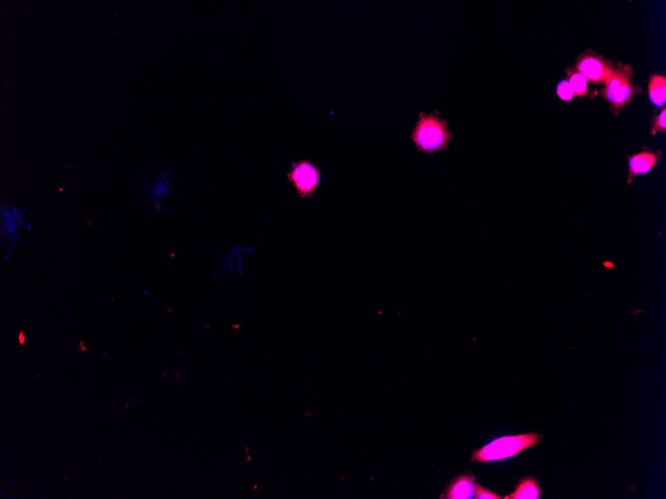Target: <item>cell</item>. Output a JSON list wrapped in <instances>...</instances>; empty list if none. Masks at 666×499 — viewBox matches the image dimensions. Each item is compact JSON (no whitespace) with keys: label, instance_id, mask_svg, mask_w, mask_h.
I'll return each instance as SVG.
<instances>
[{"label":"cell","instance_id":"obj_2","mask_svg":"<svg viewBox=\"0 0 666 499\" xmlns=\"http://www.w3.org/2000/svg\"><path fill=\"white\" fill-rule=\"evenodd\" d=\"M604 85L600 94L610 105L615 116H618L625 107L630 106L640 92L633 82L632 67L620 62L615 65Z\"/></svg>","mask_w":666,"mask_h":499},{"label":"cell","instance_id":"obj_9","mask_svg":"<svg viewBox=\"0 0 666 499\" xmlns=\"http://www.w3.org/2000/svg\"><path fill=\"white\" fill-rule=\"evenodd\" d=\"M650 102L657 107H665L666 77L665 75L653 74L650 77L647 86Z\"/></svg>","mask_w":666,"mask_h":499},{"label":"cell","instance_id":"obj_13","mask_svg":"<svg viewBox=\"0 0 666 499\" xmlns=\"http://www.w3.org/2000/svg\"><path fill=\"white\" fill-rule=\"evenodd\" d=\"M476 499H501L494 491L484 488L479 483H475V495Z\"/></svg>","mask_w":666,"mask_h":499},{"label":"cell","instance_id":"obj_8","mask_svg":"<svg viewBox=\"0 0 666 499\" xmlns=\"http://www.w3.org/2000/svg\"><path fill=\"white\" fill-rule=\"evenodd\" d=\"M543 491L540 488L539 481L534 476L524 478L516 485V490L511 495L504 496L505 499H538Z\"/></svg>","mask_w":666,"mask_h":499},{"label":"cell","instance_id":"obj_11","mask_svg":"<svg viewBox=\"0 0 666 499\" xmlns=\"http://www.w3.org/2000/svg\"><path fill=\"white\" fill-rule=\"evenodd\" d=\"M557 94L562 101L570 102L574 100L575 92L570 86L569 80L565 79L560 81L557 86Z\"/></svg>","mask_w":666,"mask_h":499},{"label":"cell","instance_id":"obj_1","mask_svg":"<svg viewBox=\"0 0 666 499\" xmlns=\"http://www.w3.org/2000/svg\"><path fill=\"white\" fill-rule=\"evenodd\" d=\"M410 139L419 152L433 155L448 149L452 135L448 123L438 115L421 112Z\"/></svg>","mask_w":666,"mask_h":499},{"label":"cell","instance_id":"obj_10","mask_svg":"<svg viewBox=\"0 0 666 499\" xmlns=\"http://www.w3.org/2000/svg\"><path fill=\"white\" fill-rule=\"evenodd\" d=\"M567 77H569L567 80H569L570 86L574 90L575 96L585 97L587 94V91H589V82H587V80L580 73L577 72L574 67L567 69Z\"/></svg>","mask_w":666,"mask_h":499},{"label":"cell","instance_id":"obj_6","mask_svg":"<svg viewBox=\"0 0 666 499\" xmlns=\"http://www.w3.org/2000/svg\"><path fill=\"white\" fill-rule=\"evenodd\" d=\"M662 158V150H652L650 148H643L637 154L628 155L627 185H632L638 175L647 174L655 169Z\"/></svg>","mask_w":666,"mask_h":499},{"label":"cell","instance_id":"obj_3","mask_svg":"<svg viewBox=\"0 0 666 499\" xmlns=\"http://www.w3.org/2000/svg\"><path fill=\"white\" fill-rule=\"evenodd\" d=\"M543 436L537 433H522L518 436H503L475 451L471 461L489 463L507 460L520 453L538 445Z\"/></svg>","mask_w":666,"mask_h":499},{"label":"cell","instance_id":"obj_7","mask_svg":"<svg viewBox=\"0 0 666 499\" xmlns=\"http://www.w3.org/2000/svg\"><path fill=\"white\" fill-rule=\"evenodd\" d=\"M475 476L471 473L460 475L451 481L441 498L471 499L475 495Z\"/></svg>","mask_w":666,"mask_h":499},{"label":"cell","instance_id":"obj_5","mask_svg":"<svg viewBox=\"0 0 666 499\" xmlns=\"http://www.w3.org/2000/svg\"><path fill=\"white\" fill-rule=\"evenodd\" d=\"M615 64L592 50H585L577 57L574 68L590 83L604 84Z\"/></svg>","mask_w":666,"mask_h":499},{"label":"cell","instance_id":"obj_4","mask_svg":"<svg viewBox=\"0 0 666 499\" xmlns=\"http://www.w3.org/2000/svg\"><path fill=\"white\" fill-rule=\"evenodd\" d=\"M288 180L301 199L313 197L321 184V173L311 160H301L291 165Z\"/></svg>","mask_w":666,"mask_h":499},{"label":"cell","instance_id":"obj_12","mask_svg":"<svg viewBox=\"0 0 666 499\" xmlns=\"http://www.w3.org/2000/svg\"><path fill=\"white\" fill-rule=\"evenodd\" d=\"M652 127L650 129V134L652 136H657V134H663L666 132V109L665 107L662 108V112L653 118Z\"/></svg>","mask_w":666,"mask_h":499}]
</instances>
